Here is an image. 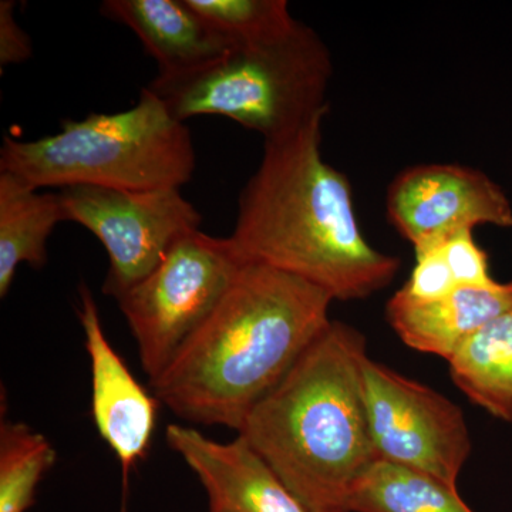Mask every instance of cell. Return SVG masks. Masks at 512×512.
Wrapping results in <instances>:
<instances>
[{"mask_svg":"<svg viewBox=\"0 0 512 512\" xmlns=\"http://www.w3.org/2000/svg\"><path fill=\"white\" fill-rule=\"evenodd\" d=\"M325 117L265 143L228 238L244 262L296 276L333 301H360L392 284L400 259L363 234L348 175L320 150Z\"/></svg>","mask_w":512,"mask_h":512,"instance_id":"6da1fadb","label":"cell"},{"mask_svg":"<svg viewBox=\"0 0 512 512\" xmlns=\"http://www.w3.org/2000/svg\"><path fill=\"white\" fill-rule=\"evenodd\" d=\"M333 299L271 266L245 264L151 393L175 416L239 431L256 404L328 328Z\"/></svg>","mask_w":512,"mask_h":512,"instance_id":"7a4b0ae2","label":"cell"},{"mask_svg":"<svg viewBox=\"0 0 512 512\" xmlns=\"http://www.w3.org/2000/svg\"><path fill=\"white\" fill-rule=\"evenodd\" d=\"M366 339L332 320L238 431L306 512H348L349 495L379 460L367 421Z\"/></svg>","mask_w":512,"mask_h":512,"instance_id":"3957f363","label":"cell"},{"mask_svg":"<svg viewBox=\"0 0 512 512\" xmlns=\"http://www.w3.org/2000/svg\"><path fill=\"white\" fill-rule=\"evenodd\" d=\"M195 170L190 130L148 87L131 109L64 119L60 130L39 140L9 134L0 148V171L33 187L116 190L181 188Z\"/></svg>","mask_w":512,"mask_h":512,"instance_id":"277c9868","label":"cell"},{"mask_svg":"<svg viewBox=\"0 0 512 512\" xmlns=\"http://www.w3.org/2000/svg\"><path fill=\"white\" fill-rule=\"evenodd\" d=\"M332 74L328 46L299 22L279 39L234 47L200 70L157 76L147 87L177 120L224 116L271 143L328 114Z\"/></svg>","mask_w":512,"mask_h":512,"instance_id":"5b68a950","label":"cell"},{"mask_svg":"<svg viewBox=\"0 0 512 512\" xmlns=\"http://www.w3.org/2000/svg\"><path fill=\"white\" fill-rule=\"evenodd\" d=\"M245 264L228 237L198 229L175 242L150 275L117 299L148 382L217 308Z\"/></svg>","mask_w":512,"mask_h":512,"instance_id":"8992f818","label":"cell"},{"mask_svg":"<svg viewBox=\"0 0 512 512\" xmlns=\"http://www.w3.org/2000/svg\"><path fill=\"white\" fill-rule=\"evenodd\" d=\"M57 192L66 222L89 229L106 249L103 293L116 301L150 275L175 242L201 227L200 211L180 188L131 191L74 185Z\"/></svg>","mask_w":512,"mask_h":512,"instance_id":"52a82bcc","label":"cell"},{"mask_svg":"<svg viewBox=\"0 0 512 512\" xmlns=\"http://www.w3.org/2000/svg\"><path fill=\"white\" fill-rule=\"evenodd\" d=\"M363 393L379 460L457 485L471 439L456 403L370 357L363 366Z\"/></svg>","mask_w":512,"mask_h":512,"instance_id":"ba28073f","label":"cell"},{"mask_svg":"<svg viewBox=\"0 0 512 512\" xmlns=\"http://www.w3.org/2000/svg\"><path fill=\"white\" fill-rule=\"evenodd\" d=\"M386 210L414 255L440 247L463 229L512 227V205L503 188L483 171L461 164L406 168L389 185Z\"/></svg>","mask_w":512,"mask_h":512,"instance_id":"9c48e42d","label":"cell"},{"mask_svg":"<svg viewBox=\"0 0 512 512\" xmlns=\"http://www.w3.org/2000/svg\"><path fill=\"white\" fill-rule=\"evenodd\" d=\"M80 323L92 367V413L101 439L119 460L123 484L144 460L157 427L160 402L128 370L104 333L99 306L86 284L80 285Z\"/></svg>","mask_w":512,"mask_h":512,"instance_id":"30bf717a","label":"cell"},{"mask_svg":"<svg viewBox=\"0 0 512 512\" xmlns=\"http://www.w3.org/2000/svg\"><path fill=\"white\" fill-rule=\"evenodd\" d=\"M165 440L201 481L210 512H306L241 436L220 443L191 427L170 424Z\"/></svg>","mask_w":512,"mask_h":512,"instance_id":"8fae6325","label":"cell"},{"mask_svg":"<svg viewBox=\"0 0 512 512\" xmlns=\"http://www.w3.org/2000/svg\"><path fill=\"white\" fill-rule=\"evenodd\" d=\"M100 13L136 33L161 77L195 72L237 47L187 0H106Z\"/></svg>","mask_w":512,"mask_h":512,"instance_id":"7c38bea8","label":"cell"},{"mask_svg":"<svg viewBox=\"0 0 512 512\" xmlns=\"http://www.w3.org/2000/svg\"><path fill=\"white\" fill-rule=\"evenodd\" d=\"M512 309V282L456 289L437 301H414L402 291L386 306V319L404 345L450 360L491 320Z\"/></svg>","mask_w":512,"mask_h":512,"instance_id":"4fadbf2b","label":"cell"},{"mask_svg":"<svg viewBox=\"0 0 512 512\" xmlns=\"http://www.w3.org/2000/svg\"><path fill=\"white\" fill-rule=\"evenodd\" d=\"M66 222L59 192H42L16 175L0 171V296L5 298L19 265L42 269L47 239Z\"/></svg>","mask_w":512,"mask_h":512,"instance_id":"5bb4252c","label":"cell"},{"mask_svg":"<svg viewBox=\"0 0 512 512\" xmlns=\"http://www.w3.org/2000/svg\"><path fill=\"white\" fill-rule=\"evenodd\" d=\"M448 365L470 402L512 423V309L478 330Z\"/></svg>","mask_w":512,"mask_h":512,"instance_id":"9a60e30c","label":"cell"},{"mask_svg":"<svg viewBox=\"0 0 512 512\" xmlns=\"http://www.w3.org/2000/svg\"><path fill=\"white\" fill-rule=\"evenodd\" d=\"M348 512H474L460 497L457 485L377 460L349 495Z\"/></svg>","mask_w":512,"mask_h":512,"instance_id":"2e32d148","label":"cell"},{"mask_svg":"<svg viewBox=\"0 0 512 512\" xmlns=\"http://www.w3.org/2000/svg\"><path fill=\"white\" fill-rule=\"evenodd\" d=\"M56 450L25 423L0 424V512H26L36 488L56 463Z\"/></svg>","mask_w":512,"mask_h":512,"instance_id":"e0dca14e","label":"cell"},{"mask_svg":"<svg viewBox=\"0 0 512 512\" xmlns=\"http://www.w3.org/2000/svg\"><path fill=\"white\" fill-rule=\"evenodd\" d=\"M195 12L235 46L259 45L298 26L285 0H187Z\"/></svg>","mask_w":512,"mask_h":512,"instance_id":"ac0fdd59","label":"cell"},{"mask_svg":"<svg viewBox=\"0 0 512 512\" xmlns=\"http://www.w3.org/2000/svg\"><path fill=\"white\" fill-rule=\"evenodd\" d=\"M474 229H463L441 244L444 258L458 288H490L498 284L490 274L488 256L478 247Z\"/></svg>","mask_w":512,"mask_h":512,"instance_id":"d6986e66","label":"cell"},{"mask_svg":"<svg viewBox=\"0 0 512 512\" xmlns=\"http://www.w3.org/2000/svg\"><path fill=\"white\" fill-rule=\"evenodd\" d=\"M458 289L440 247L416 255L412 275L400 289L414 301L429 302L444 298Z\"/></svg>","mask_w":512,"mask_h":512,"instance_id":"ffe728a7","label":"cell"},{"mask_svg":"<svg viewBox=\"0 0 512 512\" xmlns=\"http://www.w3.org/2000/svg\"><path fill=\"white\" fill-rule=\"evenodd\" d=\"M32 40L15 19V2H0V67L25 63L32 57Z\"/></svg>","mask_w":512,"mask_h":512,"instance_id":"44dd1931","label":"cell"}]
</instances>
